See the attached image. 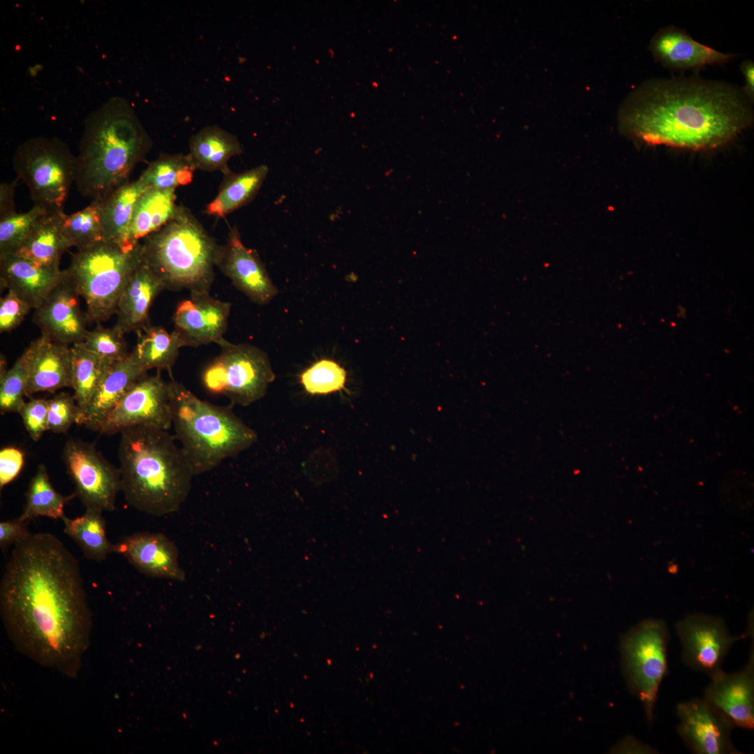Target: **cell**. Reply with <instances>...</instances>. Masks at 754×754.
<instances>
[{
  "label": "cell",
  "instance_id": "obj_35",
  "mask_svg": "<svg viewBox=\"0 0 754 754\" xmlns=\"http://www.w3.org/2000/svg\"><path fill=\"white\" fill-rule=\"evenodd\" d=\"M64 233L71 246L82 249L104 239L98 200L71 214H64Z\"/></svg>",
  "mask_w": 754,
  "mask_h": 754
},
{
  "label": "cell",
  "instance_id": "obj_44",
  "mask_svg": "<svg viewBox=\"0 0 754 754\" xmlns=\"http://www.w3.org/2000/svg\"><path fill=\"white\" fill-rule=\"evenodd\" d=\"M27 522L22 521L19 517L1 522L0 547L2 551L31 534L27 529Z\"/></svg>",
  "mask_w": 754,
  "mask_h": 754
},
{
  "label": "cell",
  "instance_id": "obj_30",
  "mask_svg": "<svg viewBox=\"0 0 754 754\" xmlns=\"http://www.w3.org/2000/svg\"><path fill=\"white\" fill-rule=\"evenodd\" d=\"M268 173L266 165H261L239 174H232L223 184L205 212L223 217L249 202L257 193Z\"/></svg>",
  "mask_w": 754,
  "mask_h": 754
},
{
  "label": "cell",
  "instance_id": "obj_14",
  "mask_svg": "<svg viewBox=\"0 0 754 754\" xmlns=\"http://www.w3.org/2000/svg\"><path fill=\"white\" fill-rule=\"evenodd\" d=\"M80 296L67 270L64 269L61 281L35 309L34 321L42 335L66 345L84 341L89 320L80 309Z\"/></svg>",
  "mask_w": 754,
  "mask_h": 754
},
{
  "label": "cell",
  "instance_id": "obj_41",
  "mask_svg": "<svg viewBox=\"0 0 754 754\" xmlns=\"http://www.w3.org/2000/svg\"><path fill=\"white\" fill-rule=\"evenodd\" d=\"M47 400L45 399H32L25 402L18 412L29 436L34 441L39 440L47 430Z\"/></svg>",
  "mask_w": 754,
  "mask_h": 754
},
{
  "label": "cell",
  "instance_id": "obj_19",
  "mask_svg": "<svg viewBox=\"0 0 754 754\" xmlns=\"http://www.w3.org/2000/svg\"><path fill=\"white\" fill-rule=\"evenodd\" d=\"M114 552L124 556L147 576L179 582L185 580V572L179 563L177 547L163 533H134L115 544Z\"/></svg>",
  "mask_w": 754,
  "mask_h": 754
},
{
  "label": "cell",
  "instance_id": "obj_17",
  "mask_svg": "<svg viewBox=\"0 0 754 754\" xmlns=\"http://www.w3.org/2000/svg\"><path fill=\"white\" fill-rule=\"evenodd\" d=\"M230 311V303L216 300L208 293H192L176 308L173 332L183 346L217 343L223 338Z\"/></svg>",
  "mask_w": 754,
  "mask_h": 754
},
{
  "label": "cell",
  "instance_id": "obj_28",
  "mask_svg": "<svg viewBox=\"0 0 754 754\" xmlns=\"http://www.w3.org/2000/svg\"><path fill=\"white\" fill-rule=\"evenodd\" d=\"M191 156L196 168L205 171L228 172L227 163L242 149L237 138L217 126H207L194 135L189 143Z\"/></svg>",
  "mask_w": 754,
  "mask_h": 754
},
{
  "label": "cell",
  "instance_id": "obj_31",
  "mask_svg": "<svg viewBox=\"0 0 754 754\" xmlns=\"http://www.w3.org/2000/svg\"><path fill=\"white\" fill-rule=\"evenodd\" d=\"M139 331L141 333L133 351L142 367L146 371L156 368L170 371L183 347L178 336L161 327L148 325Z\"/></svg>",
  "mask_w": 754,
  "mask_h": 754
},
{
  "label": "cell",
  "instance_id": "obj_12",
  "mask_svg": "<svg viewBox=\"0 0 754 754\" xmlns=\"http://www.w3.org/2000/svg\"><path fill=\"white\" fill-rule=\"evenodd\" d=\"M155 376L138 380L113 409L99 431L113 434L135 427L168 430L172 425L170 382Z\"/></svg>",
  "mask_w": 754,
  "mask_h": 754
},
{
  "label": "cell",
  "instance_id": "obj_5",
  "mask_svg": "<svg viewBox=\"0 0 754 754\" xmlns=\"http://www.w3.org/2000/svg\"><path fill=\"white\" fill-rule=\"evenodd\" d=\"M172 423L194 475L250 448L253 430L231 410L199 399L184 385L170 382Z\"/></svg>",
  "mask_w": 754,
  "mask_h": 754
},
{
  "label": "cell",
  "instance_id": "obj_4",
  "mask_svg": "<svg viewBox=\"0 0 754 754\" xmlns=\"http://www.w3.org/2000/svg\"><path fill=\"white\" fill-rule=\"evenodd\" d=\"M119 446L121 491L135 509L154 516L177 512L187 498L194 473L168 430L124 429Z\"/></svg>",
  "mask_w": 754,
  "mask_h": 754
},
{
  "label": "cell",
  "instance_id": "obj_43",
  "mask_svg": "<svg viewBox=\"0 0 754 754\" xmlns=\"http://www.w3.org/2000/svg\"><path fill=\"white\" fill-rule=\"evenodd\" d=\"M24 463V453L18 448L7 446L0 451V487L8 485L20 474Z\"/></svg>",
  "mask_w": 754,
  "mask_h": 754
},
{
  "label": "cell",
  "instance_id": "obj_20",
  "mask_svg": "<svg viewBox=\"0 0 754 754\" xmlns=\"http://www.w3.org/2000/svg\"><path fill=\"white\" fill-rule=\"evenodd\" d=\"M29 378L26 396L53 392L72 385V351L68 345L41 335L27 348Z\"/></svg>",
  "mask_w": 754,
  "mask_h": 754
},
{
  "label": "cell",
  "instance_id": "obj_40",
  "mask_svg": "<svg viewBox=\"0 0 754 754\" xmlns=\"http://www.w3.org/2000/svg\"><path fill=\"white\" fill-rule=\"evenodd\" d=\"M47 430L65 434L77 422L79 409L73 396L61 392L47 399Z\"/></svg>",
  "mask_w": 754,
  "mask_h": 754
},
{
  "label": "cell",
  "instance_id": "obj_34",
  "mask_svg": "<svg viewBox=\"0 0 754 754\" xmlns=\"http://www.w3.org/2000/svg\"><path fill=\"white\" fill-rule=\"evenodd\" d=\"M196 169L189 154H161L139 179L154 189H175L191 182Z\"/></svg>",
  "mask_w": 754,
  "mask_h": 754
},
{
  "label": "cell",
  "instance_id": "obj_6",
  "mask_svg": "<svg viewBox=\"0 0 754 754\" xmlns=\"http://www.w3.org/2000/svg\"><path fill=\"white\" fill-rule=\"evenodd\" d=\"M141 242L146 262L165 289L208 293L220 246L186 209Z\"/></svg>",
  "mask_w": 754,
  "mask_h": 754
},
{
  "label": "cell",
  "instance_id": "obj_8",
  "mask_svg": "<svg viewBox=\"0 0 754 754\" xmlns=\"http://www.w3.org/2000/svg\"><path fill=\"white\" fill-rule=\"evenodd\" d=\"M12 162L17 179L27 185L34 205L62 209L75 171V156L63 140L29 138L16 148Z\"/></svg>",
  "mask_w": 754,
  "mask_h": 754
},
{
  "label": "cell",
  "instance_id": "obj_36",
  "mask_svg": "<svg viewBox=\"0 0 754 754\" xmlns=\"http://www.w3.org/2000/svg\"><path fill=\"white\" fill-rule=\"evenodd\" d=\"M300 381L306 393L327 395L345 388L347 372L336 361L322 358L302 372Z\"/></svg>",
  "mask_w": 754,
  "mask_h": 754
},
{
  "label": "cell",
  "instance_id": "obj_16",
  "mask_svg": "<svg viewBox=\"0 0 754 754\" xmlns=\"http://www.w3.org/2000/svg\"><path fill=\"white\" fill-rule=\"evenodd\" d=\"M216 265L239 290L258 305L269 303L278 294L257 252L244 245L235 228L229 233L226 244L220 246Z\"/></svg>",
  "mask_w": 754,
  "mask_h": 754
},
{
  "label": "cell",
  "instance_id": "obj_37",
  "mask_svg": "<svg viewBox=\"0 0 754 754\" xmlns=\"http://www.w3.org/2000/svg\"><path fill=\"white\" fill-rule=\"evenodd\" d=\"M47 211L45 207L34 205L27 212H15L0 219V257L15 253L38 219Z\"/></svg>",
  "mask_w": 754,
  "mask_h": 754
},
{
  "label": "cell",
  "instance_id": "obj_23",
  "mask_svg": "<svg viewBox=\"0 0 754 754\" xmlns=\"http://www.w3.org/2000/svg\"><path fill=\"white\" fill-rule=\"evenodd\" d=\"M164 289L161 279L143 258L120 295L114 327L124 334L147 327L151 305Z\"/></svg>",
  "mask_w": 754,
  "mask_h": 754
},
{
  "label": "cell",
  "instance_id": "obj_3",
  "mask_svg": "<svg viewBox=\"0 0 754 754\" xmlns=\"http://www.w3.org/2000/svg\"><path fill=\"white\" fill-rule=\"evenodd\" d=\"M151 147L131 104L121 96L109 98L84 122L75 156V182L80 193L100 199L126 183Z\"/></svg>",
  "mask_w": 754,
  "mask_h": 754
},
{
  "label": "cell",
  "instance_id": "obj_2",
  "mask_svg": "<svg viewBox=\"0 0 754 754\" xmlns=\"http://www.w3.org/2000/svg\"><path fill=\"white\" fill-rule=\"evenodd\" d=\"M748 100L727 84L696 78L644 82L623 105V131L646 143L710 149L734 138L752 119Z\"/></svg>",
  "mask_w": 754,
  "mask_h": 754
},
{
  "label": "cell",
  "instance_id": "obj_46",
  "mask_svg": "<svg viewBox=\"0 0 754 754\" xmlns=\"http://www.w3.org/2000/svg\"><path fill=\"white\" fill-rule=\"evenodd\" d=\"M741 71L745 77L746 86L744 93L749 98L750 101L753 99L754 87H753V77H754V65L751 61H744L741 66Z\"/></svg>",
  "mask_w": 754,
  "mask_h": 754
},
{
  "label": "cell",
  "instance_id": "obj_7",
  "mask_svg": "<svg viewBox=\"0 0 754 754\" xmlns=\"http://www.w3.org/2000/svg\"><path fill=\"white\" fill-rule=\"evenodd\" d=\"M143 258L141 242L126 251L104 239L72 254L66 270L85 301L89 322L99 324L116 313L120 295Z\"/></svg>",
  "mask_w": 754,
  "mask_h": 754
},
{
  "label": "cell",
  "instance_id": "obj_24",
  "mask_svg": "<svg viewBox=\"0 0 754 754\" xmlns=\"http://www.w3.org/2000/svg\"><path fill=\"white\" fill-rule=\"evenodd\" d=\"M64 270L44 267L17 254L0 257L1 288L37 308L61 281Z\"/></svg>",
  "mask_w": 754,
  "mask_h": 754
},
{
  "label": "cell",
  "instance_id": "obj_32",
  "mask_svg": "<svg viewBox=\"0 0 754 754\" xmlns=\"http://www.w3.org/2000/svg\"><path fill=\"white\" fill-rule=\"evenodd\" d=\"M71 351V387L74 390L73 397L79 409L77 424L111 364L87 350L82 342L73 344Z\"/></svg>",
  "mask_w": 754,
  "mask_h": 754
},
{
  "label": "cell",
  "instance_id": "obj_18",
  "mask_svg": "<svg viewBox=\"0 0 754 754\" xmlns=\"http://www.w3.org/2000/svg\"><path fill=\"white\" fill-rule=\"evenodd\" d=\"M704 699L733 725L746 730L754 727V655L741 671L725 672L722 669L711 676Z\"/></svg>",
  "mask_w": 754,
  "mask_h": 754
},
{
  "label": "cell",
  "instance_id": "obj_1",
  "mask_svg": "<svg viewBox=\"0 0 754 754\" xmlns=\"http://www.w3.org/2000/svg\"><path fill=\"white\" fill-rule=\"evenodd\" d=\"M0 613L15 647L33 661L75 677L92 626L78 561L49 533L14 545L0 582Z\"/></svg>",
  "mask_w": 754,
  "mask_h": 754
},
{
  "label": "cell",
  "instance_id": "obj_21",
  "mask_svg": "<svg viewBox=\"0 0 754 754\" xmlns=\"http://www.w3.org/2000/svg\"><path fill=\"white\" fill-rule=\"evenodd\" d=\"M147 371L133 351L124 360L110 364L77 424L99 431L113 409Z\"/></svg>",
  "mask_w": 754,
  "mask_h": 754
},
{
  "label": "cell",
  "instance_id": "obj_27",
  "mask_svg": "<svg viewBox=\"0 0 754 754\" xmlns=\"http://www.w3.org/2000/svg\"><path fill=\"white\" fill-rule=\"evenodd\" d=\"M175 189L149 188L139 198L131 223L128 245L133 249L141 239L156 232L177 214Z\"/></svg>",
  "mask_w": 754,
  "mask_h": 754
},
{
  "label": "cell",
  "instance_id": "obj_42",
  "mask_svg": "<svg viewBox=\"0 0 754 754\" xmlns=\"http://www.w3.org/2000/svg\"><path fill=\"white\" fill-rule=\"evenodd\" d=\"M31 309L17 293L8 290L0 300V332H8L16 328Z\"/></svg>",
  "mask_w": 754,
  "mask_h": 754
},
{
  "label": "cell",
  "instance_id": "obj_33",
  "mask_svg": "<svg viewBox=\"0 0 754 754\" xmlns=\"http://www.w3.org/2000/svg\"><path fill=\"white\" fill-rule=\"evenodd\" d=\"M75 496V493L66 496L57 492L50 481L45 466L40 464L29 482L24 510L19 518L27 522L38 517L62 519L65 505Z\"/></svg>",
  "mask_w": 754,
  "mask_h": 754
},
{
  "label": "cell",
  "instance_id": "obj_26",
  "mask_svg": "<svg viewBox=\"0 0 754 754\" xmlns=\"http://www.w3.org/2000/svg\"><path fill=\"white\" fill-rule=\"evenodd\" d=\"M147 186L138 178L126 182L98 200L101 224L104 239L118 244L124 250L133 249L128 245V236L135 205Z\"/></svg>",
  "mask_w": 754,
  "mask_h": 754
},
{
  "label": "cell",
  "instance_id": "obj_39",
  "mask_svg": "<svg viewBox=\"0 0 754 754\" xmlns=\"http://www.w3.org/2000/svg\"><path fill=\"white\" fill-rule=\"evenodd\" d=\"M82 343L87 350L110 364L124 360L129 354L124 334L114 327L105 328L100 324L87 332Z\"/></svg>",
  "mask_w": 754,
  "mask_h": 754
},
{
  "label": "cell",
  "instance_id": "obj_15",
  "mask_svg": "<svg viewBox=\"0 0 754 754\" xmlns=\"http://www.w3.org/2000/svg\"><path fill=\"white\" fill-rule=\"evenodd\" d=\"M677 714L678 732L693 753H739L731 739L734 725L704 699L679 703Z\"/></svg>",
  "mask_w": 754,
  "mask_h": 754
},
{
  "label": "cell",
  "instance_id": "obj_9",
  "mask_svg": "<svg viewBox=\"0 0 754 754\" xmlns=\"http://www.w3.org/2000/svg\"><path fill=\"white\" fill-rule=\"evenodd\" d=\"M217 344L221 353L202 374L205 388L244 406L262 399L275 379L267 353L256 346L232 343L224 338Z\"/></svg>",
  "mask_w": 754,
  "mask_h": 754
},
{
  "label": "cell",
  "instance_id": "obj_25",
  "mask_svg": "<svg viewBox=\"0 0 754 754\" xmlns=\"http://www.w3.org/2000/svg\"><path fill=\"white\" fill-rule=\"evenodd\" d=\"M64 214L63 209H48L14 254L44 267L59 269L62 255L71 247L63 230Z\"/></svg>",
  "mask_w": 754,
  "mask_h": 754
},
{
  "label": "cell",
  "instance_id": "obj_10",
  "mask_svg": "<svg viewBox=\"0 0 754 754\" xmlns=\"http://www.w3.org/2000/svg\"><path fill=\"white\" fill-rule=\"evenodd\" d=\"M668 632L660 619H645L624 634L620 651L623 673L651 723L660 685L667 672Z\"/></svg>",
  "mask_w": 754,
  "mask_h": 754
},
{
  "label": "cell",
  "instance_id": "obj_13",
  "mask_svg": "<svg viewBox=\"0 0 754 754\" xmlns=\"http://www.w3.org/2000/svg\"><path fill=\"white\" fill-rule=\"evenodd\" d=\"M683 663L710 677L721 670L731 646L748 633L731 636L724 620L704 614H692L676 623Z\"/></svg>",
  "mask_w": 754,
  "mask_h": 754
},
{
  "label": "cell",
  "instance_id": "obj_45",
  "mask_svg": "<svg viewBox=\"0 0 754 754\" xmlns=\"http://www.w3.org/2000/svg\"><path fill=\"white\" fill-rule=\"evenodd\" d=\"M17 179L15 182H3L0 185V219L15 212L14 195Z\"/></svg>",
  "mask_w": 754,
  "mask_h": 754
},
{
  "label": "cell",
  "instance_id": "obj_11",
  "mask_svg": "<svg viewBox=\"0 0 754 754\" xmlns=\"http://www.w3.org/2000/svg\"><path fill=\"white\" fill-rule=\"evenodd\" d=\"M63 459L75 485V494L87 507L115 510L121 491L119 469L110 464L95 445L71 438L64 447Z\"/></svg>",
  "mask_w": 754,
  "mask_h": 754
},
{
  "label": "cell",
  "instance_id": "obj_29",
  "mask_svg": "<svg viewBox=\"0 0 754 754\" xmlns=\"http://www.w3.org/2000/svg\"><path fill=\"white\" fill-rule=\"evenodd\" d=\"M102 512L99 509L87 507L80 517L69 519L64 516L61 519L64 533L74 540L87 559L98 562L114 552L115 547L106 536V522Z\"/></svg>",
  "mask_w": 754,
  "mask_h": 754
},
{
  "label": "cell",
  "instance_id": "obj_38",
  "mask_svg": "<svg viewBox=\"0 0 754 754\" xmlns=\"http://www.w3.org/2000/svg\"><path fill=\"white\" fill-rule=\"evenodd\" d=\"M29 378V353L27 349L14 365L0 375V412L1 414L18 413L25 403L24 397Z\"/></svg>",
  "mask_w": 754,
  "mask_h": 754
},
{
  "label": "cell",
  "instance_id": "obj_22",
  "mask_svg": "<svg viewBox=\"0 0 754 754\" xmlns=\"http://www.w3.org/2000/svg\"><path fill=\"white\" fill-rule=\"evenodd\" d=\"M654 57L674 70H691L725 63L734 55L718 52L693 40L685 31L670 26L657 32L650 42Z\"/></svg>",
  "mask_w": 754,
  "mask_h": 754
}]
</instances>
